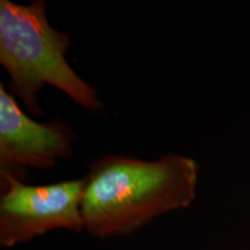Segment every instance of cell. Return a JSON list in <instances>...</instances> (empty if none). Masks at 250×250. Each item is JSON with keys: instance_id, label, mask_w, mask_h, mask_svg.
Instances as JSON below:
<instances>
[{"instance_id": "1", "label": "cell", "mask_w": 250, "mask_h": 250, "mask_svg": "<svg viewBox=\"0 0 250 250\" xmlns=\"http://www.w3.org/2000/svg\"><path fill=\"white\" fill-rule=\"evenodd\" d=\"M199 166L169 153L154 161L103 155L89 165L81 201L85 229L98 239L126 236L195 201Z\"/></svg>"}, {"instance_id": "2", "label": "cell", "mask_w": 250, "mask_h": 250, "mask_svg": "<svg viewBox=\"0 0 250 250\" xmlns=\"http://www.w3.org/2000/svg\"><path fill=\"white\" fill-rule=\"evenodd\" d=\"M44 0L28 5L0 1V64L9 76L8 92L33 116L43 115L39 93L51 85L89 112L102 109L99 94L67 62L72 40L49 23Z\"/></svg>"}, {"instance_id": "3", "label": "cell", "mask_w": 250, "mask_h": 250, "mask_svg": "<svg viewBox=\"0 0 250 250\" xmlns=\"http://www.w3.org/2000/svg\"><path fill=\"white\" fill-rule=\"evenodd\" d=\"M83 187V179L46 186L1 180L0 247L13 248L51 230L85 229L81 212Z\"/></svg>"}, {"instance_id": "4", "label": "cell", "mask_w": 250, "mask_h": 250, "mask_svg": "<svg viewBox=\"0 0 250 250\" xmlns=\"http://www.w3.org/2000/svg\"><path fill=\"white\" fill-rule=\"evenodd\" d=\"M77 134L65 121L40 123L28 117L0 83V177L24 182L28 167L50 169L73 154Z\"/></svg>"}]
</instances>
